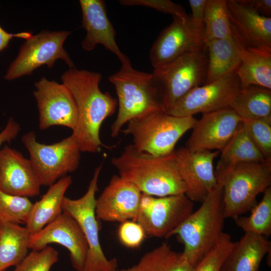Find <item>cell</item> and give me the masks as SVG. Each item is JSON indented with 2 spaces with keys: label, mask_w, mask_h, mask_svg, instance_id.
<instances>
[{
  "label": "cell",
  "mask_w": 271,
  "mask_h": 271,
  "mask_svg": "<svg viewBox=\"0 0 271 271\" xmlns=\"http://www.w3.org/2000/svg\"><path fill=\"white\" fill-rule=\"evenodd\" d=\"M230 108L242 121L271 117V89L254 85L240 88Z\"/></svg>",
  "instance_id": "obj_28"
},
{
  "label": "cell",
  "mask_w": 271,
  "mask_h": 271,
  "mask_svg": "<svg viewBox=\"0 0 271 271\" xmlns=\"http://www.w3.org/2000/svg\"><path fill=\"white\" fill-rule=\"evenodd\" d=\"M82 25L86 32L82 41L85 51L93 50L97 45H102L115 55L121 64L130 63L120 50L115 39L116 32L107 13L106 4L102 0H80Z\"/></svg>",
  "instance_id": "obj_20"
},
{
  "label": "cell",
  "mask_w": 271,
  "mask_h": 271,
  "mask_svg": "<svg viewBox=\"0 0 271 271\" xmlns=\"http://www.w3.org/2000/svg\"><path fill=\"white\" fill-rule=\"evenodd\" d=\"M248 216H239L234 220L244 233L267 238L271 234V187L264 192L261 200L250 210Z\"/></svg>",
  "instance_id": "obj_30"
},
{
  "label": "cell",
  "mask_w": 271,
  "mask_h": 271,
  "mask_svg": "<svg viewBox=\"0 0 271 271\" xmlns=\"http://www.w3.org/2000/svg\"><path fill=\"white\" fill-rule=\"evenodd\" d=\"M220 152L215 175L241 163L266 160L249 137L242 122Z\"/></svg>",
  "instance_id": "obj_26"
},
{
  "label": "cell",
  "mask_w": 271,
  "mask_h": 271,
  "mask_svg": "<svg viewBox=\"0 0 271 271\" xmlns=\"http://www.w3.org/2000/svg\"><path fill=\"white\" fill-rule=\"evenodd\" d=\"M141 271H193L182 253L166 243L145 254L137 264Z\"/></svg>",
  "instance_id": "obj_29"
},
{
  "label": "cell",
  "mask_w": 271,
  "mask_h": 271,
  "mask_svg": "<svg viewBox=\"0 0 271 271\" xmlns=\"http://www.w3.org/2000/svg\"><path fill=\"white\" fill-rule=\"evenodd\" d=\"M100 73L70 68L61 75L62 83L71 93L78 110V121L72 136L81 152L96 153L102 145L100 138L102 123L112 115L117 99L99 88Z\"/></svg>",
  "instance_id": "obj_1"
},
{
  "label": "cell",
  "mask_w": 271,
  "mask_h": 271,
  "mask_svg": "<svg viewBox=\"0 0 271 271\" xmlns=\"http://www.w3.org/2000/svg\"><path fill=\"white\" fill-rule=\"evenodd\" d=\"M196 120L193 116H176L160 110L131 119L121 131L132 136V145L138 150L164 156L175 151L179 140Z\"/></svg>",
  "instance_id": "obj_6"
},
{
  "label": "cell",
  "mask_w": 271,
  "mask_h": 271,
  "mask_svg": "<svg viewBox=\"0 0 271 271\" xmlns=\"http://www.w3.org/2000/svg\"><path fill=\"white\" fill-rule=\"evenodd\" d=\"M235 72L203 86L196 87L180 98L168 112L171 115L191 116L230 108L240 89Z\"/></svg>",
  "instance_id": "obj_13"
},
{
  "label": "cell",
  "mask_w": 271,
  "mask_h": 271,
  "mask_svg": "<svg viewBox=\"0 0 271 271\" xmlns=\"http://www.w3.org/2000/svg\"><path fill=\"white\" fill-rule=\"evenodd\" d=\"M41 186L29 159L7 145L0 150V191L28 198L38 195Z\"/></svg>",
  "instance_id": "obj_21"
},
{
  "label": "cell",
  "mask_w": 271,
  "mask_h": 271,
  "mask_svg": "<svg viewBox=\"0 0 271 271\" xmlns=\"http://www.w3.org/2000/svg\"><path fill=\"white\" fill-rule=\"evenodd\" d=\"M32 206L28 197L0 191V221L25 224Z\"/></svg>",
  "instance_id": "obj_32"
},
{
  "label": "cell",
  "mask_w": 271,
  "mask_h": 271,
  "mask_svg": "<svg viewBox=\"0 0 271 271\" xmlns=\"http://www.w3.org/2000/svg\"><path fill=\"white\" fill-rule=\"evenodd\" d=\"M207 49L185 53L153 74L158 87L164 109L168 112L192 89L205 84Z\"/></svg>",
  "instance_id": "obj_7"
},
{
  "label": "cell",
  "mask_w": 271,
  "mask_h": 271,
  "mask_svg": "<svg viewBox=\"0 0 271 271\" xmlns=\"http://www.w3.org/2000/svg\"><path fill=\"white\" fill-rule=\"evenodd\" d=\"M70 34V31L43 30L37 35H32L21 46L5 78L13 80L30 75L34 70L45 65L52 68L58 59L64 60L70 68H74V63L63 47Z\"/></svg>",
  "instance_id": "obj_10"
},
{
  "label": "cell",
  "mask_w": 271,
  "mask_h": 271,
  "mask_svg": "<svg viewBox=\"0 0 271 271\" xmlns=\"http://www.w3.org/2000/svg\"><path fill=\"white\" fill-rule=\"evenodd\" d=\"M21 128L19 123L13 118H10L5 127L0 132V148L3 144L10 142L15 140Z\"/></svg>",
  "instance_id": "obj_38"
},
{
  "label": "cell",
  "mask_w": 271,
  "mask_h": 271,
  "mask_svg": "<svg viewBox=\"0 0 271 271\" xmlns=\"http://www.w3.org/2000/svg\"><path fill=\"white\" fill-rule=\"evenodd\" d=\"M22 142L41 186H50L78 168L81 151L72 134L59 142L46 145L38 142L35 132L31 131L22 137Z\"/></svg>",
  "instance_id": "obj_9"
},
{
  "label": "cell",
  "mask_w": 271,
  "mask_h": 271,
  "mask_svg": "<svg viewBox=\"0 0 271 271\" xmlns=\"http://www.w3.org/2000/svg\"><path fill=\"white\" fill-rule=\"evenodd\" d=\"M205 49L203 22L194 21L191 15L173 17L172 22L162 30L153 44L149 58L156 70L185 53Z\"/></svg>",
  "instance_id": "obj_11"
},
{
  "label": "cell",
  "mask_w": 271,
  "mask_h": 271,
  "mask_svg": "<svg viewBox=\"0 0 271 271\" xmlns=\"http://www.w3.org/2000/svg\"><path fill=\"white\" fill-rule=\"evenodd\" d=\"M175 153L186 195L192 202H202L217 184L213 161L220 152L193 151L185 147Z\"/></svg>",
  "instance_id": "obj_16"
},
{
  "label": "cell",
  "mask_w": 271,
  "mask_h": 271,
  "mask_svg": "<svg viewBox=\"0 0 271 271\" xmlns=\"http://www.w3.org/2000/svg\"><path fill=\"white\" fill-rule=\"evenodd\" d=\"M58 259V252L47 246L40 250H32L14 271H50Z\"/></svg>",
  "instance_id": "obj_35"
},
{
  "label": "cell",
  "mask_w": 271,
  "mask_h": 271,
  "mask_svg": "<svg viewBox=\"0 0 271 271\" xmlns=\"http://www.w3.org/2000/svg\"><path fill=\"white\" fill-rule=\"evenodd\" d=\"M232 34L248 49L271 53V18L259 14L245 0H226Z\"/></svg>",
  "instance_id": "obj_17"
},
{
  "label": "cell",
  "mask_w": 271,
  "mask_h": 271,
  "mask_svg": "<svg viewBox=\"0 0 271 271\" xmlns=\"http://www.w3.org/2000/svg\"><path fill=\"white\" fill-rule=\"evenodd\" d=\"M259 14L267 17L271 15V0H245Z\"/></svg>",
  "instance_id": "obj_41"
},
{
  "label": "cell",
  "mask_w": 271,
  "mask_h": 271,
  "mask_svg": "<svg viewBox=\"0 0 271 271\" xmlns=\"http://www.w3.org/2000/svg\"><path fill=\"white\" fill-rule=\"evenodd\" d=\"M201 203L168 237L178 236L184 245L182 254L193 267L215 246L223 232L226 217L222 185L217 182Z\"/></svg>",
  "instance_id": "obj_3"
},
{
  "label": "cell",
  "mask_w": 271,
  "mask_h": 271,
  "mask_svg": "<svg viewBox=\"0 0 271 271\" xmlns=\"http://www.w3.org/2000/svg\"><path fill=\"white\" fill-rule=\"evenodd\" d=\"M111 162L119 176L133 184L142 194L160 197L186 193L175 151L155 156L138 150L131 144Z\"/></svg>",
  "instance_id": "obj_2"
},
{
  "label": "cell",
  "mask_w": 271,
  "mask_h": 271,
  "mask_svg": "<svg viewBox=\"0 0 271 271\" xmlns=\"http://www.w3.org/2000/svg\"><path fill=\"white\" fill-rule=\"evenodd\" d=\"M234 242L229 234L223 232L215 246L194 267L193 271H220Z\"/></svg>",
  "instance_id": "obj_34"
},
{
  "label": "cell",
  "mask_w": 271,
  "mask_h": 271,
  "mask_svg": "<svg viewBox=\"0 0 271 271\" xmlns=\"http://www.w3.org/2000/svg\"><path fill=\"white\" fill-rule=\"evenodd\" d=\"M271 242L267 238L244 233L224 261L220 271H259L265 255L270 253Z\"/></svg>",
  "instance_id": "obj_22"
},
{
  "label": "cell",
  "mask_w": 271,
  "mask_h": 271,
  "mask_svg": "<svg viewBox=\"0 0 271 271\" xmlns=\"http://www.w3.org/2000/svg\"><path fill=\"white\" fill-rule=\"evenodd\" d=\"M108 80L117 97V114L110 127L112 137H116L131 119L164 110L153 73L137 70L129 63L121 64L120 70L110 75Z\"/></svg>",
  "instance_id": "obj_4"
},
{
  "label": "cell",
  "mask_w": 271,
  "mask_h": 271,
  "mask_svg": "<svg viewBox=\"0 0 271 271\" xmlns=\"http://www.w3.org/2000/svg\"><path fill=\"white\" fill-rule=\"evenodd\" d=\"M222 186L226 218L234 220L250 211L257 196L271 185V160L238 164L215 175Z\"/></svg>",
  "instance_id": "obj_5"
},
{
  "label": "cell",
  "mask_w": 271,
  "mask_h": 271,
  "mask_svg": "<svg viewBox=\"0 0 271 271\" xmlns=\"http://www.w3.org/2000/svg\"><path fill=\"white\" fill-rule=\"evenodd\" d=\"M193 206L185 194L160 197L142 194L136 221L146 236L168 238L193 212Z\"/></svg>",
  "instance_id": "obj_12"
},
{
  "label": "cell",
  "mask_w": 271,
  "mask_h": 271,
  "mask_svg": "<svg viewBox=\"0 0 271 271\" xmlns=\"http://www.w3.org/2000/svg\"><path fill=\"white\" fill-rule=\"evenodd\" d=\"M32 34L28 32L11 34L7 32L0 26V52L5 49L9 45L10 41L14 37L23 38L25 40L29 38Z\"/></svg>",
  "instance_id": "obj_40"
},
{
  "label": "cell",
  "mask_w": 271,
  "mask_h": 271,
  "mask_svg": "<svg viewBox=\"0 0 271 271\" xmlns=\"http://www.w3.org/2000/svg\"><path fill=\"white\" fill-rule=\"evenodd\" d=\"M118 2L123 6L152 8L170 14L173 17L185 18L188 15L182 6L170 0H120Z\"/></svg>",
  "instance_id": "obj_36"
},
{
  "label": "cell",
  "mask_w": 271,
  "mask_h": 271,
  "mask_svg": "<svg viewBox=\"0 0 271 271\" xmlns=\"http://www.w3.org/2000/svg\"><path fill=\"white\" fill-rule=\"evenodd\" d=\"M117 271H141V270L137 264L127 268H122L120 270H117Z\"/></svg>",
  "instance_id": "obj_42"
},
{
  "label": "cell",
  "mask_w": 271,
  "mask_h": 271,
  "mask_svg": "<svg viewBox=\"0 0 271 271\" xmlns=\"http://www.w3.org/2000/svg\"><path fill=\"white\" fill-rule=\"evenodd\" d=\"M207 0H189L191 18L196 22H203Z\"/></svg>",
  "instance_id": "obj_39"
},
{
  "label": "cell",
  "mask_w": 271,
  "mask_h": 271,
  "mask_svg": "<svg viewBox=\"0 0 271 271\" xmlns=\"http://www.w3.org/2000/svg\"><path fill=\"white\" fill-rule=\"evenodd\" d=\"M57 243L67 248L73 267L82 271L88 251V244L76 220L62 212L39 232L31 234L29 249L40 250L51 243Z\"/></svg>",
  "instance_id": "obj_15"
},
{
  "label": "cell",
  "mask_w": 271,
  "mask_h": 271,
  "mask_svg": "<svg viewBox=\"0 0 271 271\" xmlns=\"http://www.w3.org/2000/svg\"><path fill=\"white\" fill-rule=\"evenodd\" d=\"M203 23L206 42L231 36L226 0H207Z\"/></svg>",
  "instance_id": "obj_31"
},
{
  "label": "cell",
  "mask_w": 271,
  "mask_h": 271,
  "mask_svg": "<svg viewBox=\"0 0 271 271\" xmlns=\"http://www.w3.org/2000/svg\"><path fill=\"white\" fill-rule=\"evenodd\" d=\"M72 184L70 176H66L50 186L41 199L33 204L26 227L34 234L53 221L62 212V203L66 191Z\"/></svg>",
  "instance_id": "obj_23"
},
{
  "label": "cell",
  "mask_w": 271,
  "mask_h": 271,
  "mask_svg": "<svg viewBox=\"0 0 271 271\" xmlns=\"http://www.w3.org/2000/svg\"><path fill=\"white\" fill-rule=\"evenodd\" d=\"M142 193L133 184L119 175H113L95 200L98 220L123 222L136 221Z\"/></svg>",
  "instance_id": "obj_18"
},
{
  "label": "cell",
  "mask_w": 271,
  "mask_h": 271,
  "mask_svg": "<svg viewBox=\"0 0 271 271\" xmlns=\"http://www.w3.org/2000/svg\"><path fill=\"white\" fill-rule=\"evenodd\" d=\"M208 57L207 78L205 84L235 72L240 59L238 42L233 35L221 39L206 42Z\"/></svg>",
  "instance_id": "obj_24"
},
{
  "label": "cell",
  "mask_w": 271,
  "mask_h": 271,
  "mask_svg": "<svg viewBox=\"0 0 271 271\" xmlns=\"http://www.w3.org/2000/svg\"><path fill=\"white\" fill-rule=\"evenodd\" d=\"M102 164L94 170L85 194L71 199L65 196L62 211L74 218L80 226L88 244V251L82 271H117L116 258L108 259L99 241V227L95 214V194Z\"/></svg>",
  "instance_id": "obj_8"
},
{
  "label": "cell",
  "mask_w": 271,
  "mask_h": 271,
  "mask_svg": "<svg viewBox=\"0 0 271 271\" xmlns=\"http://www.w3.org/2000/svg\"><path fill=\"white\" fill-rule=\"evenodd\" d=\"M146 236L143 227L136 221H125L121 223L118 228L119 240L123 245L128 248L139 247Z\"/></svg>",
  "instance_id": "obj_37"
},
{
  "label": "cell",
  "mask_w": 271,
  "mask_h": 271,
  "mask_svg": "<svg viewBox=\"0 0 271 271\" xmlns=\"http://www.w3.org/2000/svg\"><path fill=\"white\" fill-rule=\"evenodd\" d=\"M33 92L39 111V127L44 130L54 125L75 129L78 110L75 100L63 84L42 77L35 83Z\"/></svg>",
  "instance_id": "obj_14"
},
{
  "label": "cell",
  "mask_w": 271,
  "mask_h": 271,
  "mask_svg": "<svg viewBox=\"0 0 271 271\" xmlns=\"http://www.w3.org/2000/svg\"><path fill=\"white\" fill-rule=\"evenodd\" d=\"M241 122L231 108L202 114L195 122L185 147L193 151L220 152Z\"/></svg>",
  "instance_id": "obj_19"
},
{
  "label": "cell",
  "mask_w": 271,
  "mask_h": 271,
  "mask_svg": "<svg viewBox=\"0 0 271 271\" xmlns=\"http://www.w3.org/2000/svg\"><path fill=\"white\" fill-rule=\"evenodd\" d=\"M31 235L26 227L0 221V271L16 266L25 258Z\"/></svg>",
  "instance_id": "obj_27"
},
{
  "label": "cell",
  "mask_w": 271,
  "mask_h": 271,
  "mask_svg": "<svg viewBox=\"0 0 271 271\" xmlns=\"http://www.w3.org/2000/svg\"><path fill=\"white\" fill-rule=\"evenodd\" d=\"M242 123L264 158L271 160V117L244 120Z\"/></svg>",
  "instance_id": "obj_33"
},
{
  "label": "cell",
  "mask_w": 271,
  "mask_h": 271,
  "mask_svg": "<svg viewBox=\"0 0 271 271\" xmlns=\"http://www.w3.org/2000/svg\"><path fill=\"white\" fill-rule=\"evenodd\" d=\"M237 41L240 63L235 73L240 88L254 85L271 89V53L246 49Z\"/></svg>",
  "instance_id": "obj_25"
}]
</instances>
